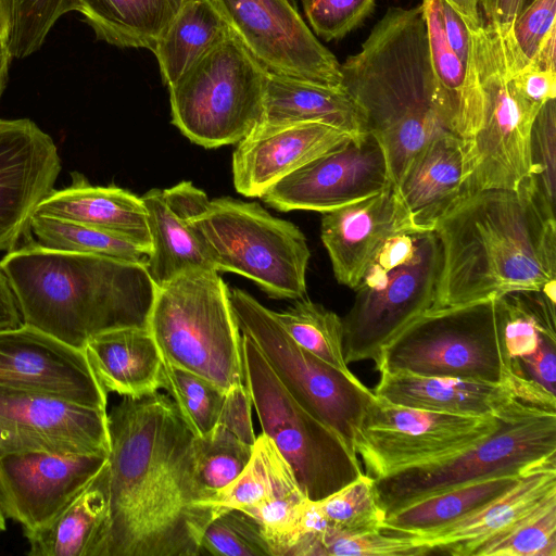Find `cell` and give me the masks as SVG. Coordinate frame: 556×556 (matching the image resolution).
Wrapping results in <instances>:
<instances>
[{
  "label": "cell",
  "instance_id": "6da1fadb",
  "mask_svg": "<svg viewBox=\"0 0 556 556\" xmlns=\"http://www.w3.org/2000/svg\"><path fill=\"white\" fill-rule=\"evenodd\" d=\"M108 519L101 556H199L219 513L195 468L194 435L163 393L108 413Z\"/></svg>",
  "mask_w": 556,
  "mask_h": 556
},
{
  "label": "cell",
  "instance_id": "7a4b0ae2",
  "mask_svg": "<svg viewBox=\"0 0 556 556\" xmlns=\"http://www.w3.org/2000/svg\"><path fill=\"white\" fill-rule=\"evenodd\" d=\"M441 252L431 308L556 286V218L528 178L463 197L434 226Z\"/></svg>",
  "mask_w": 556,
  "mask_h": 556
},
{
  "label": "cell",
  "instance_id": "3957f363",
  "mask_svg": "<svg viewBox=\"0 0 556 556\" xmlns=\"http://www.w3.org/2000/svg\"><path fill=\"white\" fill-rule=\"evenodd\" d=\"M23 324L84 350L90 337L147 327L156 286L144 264L46 249L29 240L0 261Z\"/></svg>",
  "mask_w": 556,
  "mask_h": 556
},
{
  "label": "cell",
  "instance_id": "277c9868",
  "mask_svg": "<svg viewBox=\"0 0 556 556\" xmlns=\"http://www.w3.org/2000/svg\"><path fill=\"white\" fill-rule=\"evenodd\" d=\"M341 74L344 91L382 147L399 186L422 150L451 132L434 99L421 4L389 8L359 51L341 64Z\"/></svg>",
  "mask_w": 556,
  "mask_h": 556
},
{
  "label": "cell",
  "instance_id": "5b68a950",
  "mask_svg": "<svg viewBox=\"0 0 556 556\" xmlns=\"http://www.w3.org/2000/svg\"><path fill=\"white\" fill-rule=\"evenodd\" d=\"M441 252L434 230L409 228L377 251L354 289L342 319L346 364L379 361L383 349L414 319L431 308Z\"/></svg>",
  "mask_w": 556,
  "mask_h": 556
},
{
  "label": "cell",
  "instance_id": "8992f818",
  "mask_svg": "<svg viewBox=\"0 0 556 556\" xmlns=\"http://www.w3.org/2000/svg\"><path fill=\"white\" fill-rule=\"evenodd\" d=\"M147 328L164 362L225 392L244 382L242 334L217 270L189 269L156 287Z\"/></svg>",
  "mask_w": 556,
  "mask_h": 556
},
{
  "label": "cell",
  "instance_id": "52a82bcc",
  "mask_svg": "<svg viewBox=\"0 0 556 556\" xmlns=\"http://www.w3.org/2000/svg\"><path fill=\"white\" fill-rule=\"evenodd\" d=\"M476 67L483 94V121L466 143V195L488 189L517 190L530 175L531 129L540 111L513 83L526 65L509 26L483 23L473 30Z\"/></svg>",
  "mask_w": 556,
  "mask_h": 556
},
{
  "label": "cell",
  "instance_id": "ba28073f",
  "mask_svg": "<svg viewBox=\"0 0 556 556\" xmlns=\"http://www.w3.org/2000/svg\"><path fill=\"white\" fill-rule=\"evenodd\" d=\"M556 460V410L516 400L483 439L451 456L375 479L387 516L424 497L477 480L523 475Z\"/></svg>",
  "mask_w": 556,
  "mask_h": 556
},
{
  "label": "cell",
  "instance_id": "9c48e42d",
  "mask_svg": "<svg viewBox=\"0 0 556 556\" xmlns=\"http://www.w3.org/2000/svg\"><path fill=\"white\" fill-rule=\"evenodd\" d=\"M497 300L430 308L382 351L376 370L515 386Z\"/></svg>",
  "mask_w": 556,
  "mask_h": 556
},
{
  "label": "cell",
  "instance_id": "30bf717a",
  "mask_svg": "<svg viewBox=\"0 0 556 556\" xmlns=\"http://www.w3.org/2000/svg\"><path fill=\"white\" fill-rule=\"evenodd\" d=\"M191 222L215 270L244 276L275 299L305 298L311 252L294 224L270 215L256 202L228 197L210 200Z\"/></svg>",
  "mask_w": 556,
  "mask_h": 556
},
{
  "label": "cell",
  "instance_id": "8fae6325",
  "mask_svg": "<svg viewBox=\"0 0 556 556\" xmlns=\"http://www.w3.org/2000/svg\"><path fill=\"white\" fill-rule=\"evenodd\" d=\"M268 73L231 31L168 87L172 123L204 148L238 143L261 121Z\"/></svg>",
  "mask_w": 556,
  "mask_h": 556
},
{
  "label": "cell",
  "instance_id": "7c38bea8",
  "mask_svg": "<svg viewBox=\"0 0 556 556\" xmlns=\"http://www.w3.org/2000/svg\"><path fill=\"white\" fill-rule=\"evenodd\" d=\"M242 356L244 383L262 433L286 459L308 500L320 501L364 472L358 456L293 399L256 345L243 334Z\"/></svg>",
  "mask_w": 556,
  "mask_h": 556
},
{
  "label": "cell",
  "instance_id": "4fadbf2b",
  "mask_svg": "<svg viewBox=\"0 0 556 556\" xmlns=\"http://www.w3.org/2000/svg\"><path fill=\"white\" fill-rule=\"evenodd\" d=\"M229 300L240 332L256 345L287 391L355 453L356 434L376 397L374 391L354 374L348 375L300 346L275 312L245 291L230 289Z\"/></svg>",
  "mask_w": 556,
  "mask_h": 556
},
{
  "label": "cell",
  "instance_id": "5bb4252c",
  "mask_svg": "<svg viewBox=\"0 0 556 556\" xmlns=\"http://www.w3.org/2000/svg\"><path fill=\"white\" fill-rule=\"evenodd\" d=\"M497 416L446 414L390 403L376 396L358 428L355 453L374 479L438 460L483 439Z\"/></svg>",
  "mask_w": 556,
  "mask_h": 556
},
{
  "label": "cell",
  "instance_id": "9a60e30c",
  "mask_svg": "<svg viewBox=\"0 0 556 556\" xmlns=\"http://www.w3.org/2000/svg\"><path fill=\"white\" fill-rule=\"evenodd\" d=\"M233 36L269 73L342 87L341 63L289 0H212Z\"/></svg>",
  "mask_w": 556,
  "mask_h": 556
},
{
  "label": "cell",
  "instance_id": "2e32d148",
  "mask_svg": "<svg viewBox=\"0 0 556 556\" xmlns=\"http://www.w3.org/2000/svg\"><path fill=\"white\" fill-rule=\"evenodd\" d=\"M106 409L0 387V457L14 453L109 456Z\"/></svg>",
  "mask_w": 556,
  "mask_h": 556
},
{
  "label": "cell",
  "instance_id": "e0dca14e",
  "mask_svg": "<svg viewBox=\"0 0 556 556\" xmlns=\"http://www.w3.org/2000/svg\"><path fill=\"white\" fill-rule=\"evenodd\" d=\"M391 182L382 147L364 132L283 177L261 199L282 212L325 213L374 195Z\"/></svg>",
  "mask_w": 556,
  "mask_h": 556
},
{
  "label": "cell",
  "instance_id": "ac0fdd59",
  "mask_svg": "<svg viewBox=\"0 0 556 556\" xmlns=\"http://www.w3.org/2000/svg\"><path fill=\"white\" fill-rule=\"evenodd\" d=\"M0 387L106 409L108 392L84 350L28 325L0 330Z\"/></svg>",
  "mask_w": 556,
  "mask_h": 556
},
{
  "label": "cell",
  "instance_id": "d6986e66",
  "mask_svg": "<svg viewBox=\"0 0 556 556\" xmlns=\"http://www.w3.org/2000/svg\"><path fill=\"white\" fill-rule=\"evenodd\" d=\"M60 172L56 146L36 123L0 118V252L30 237V220Z\"/></svg>",
  "mask_w": 556,
  "mask_h": 556
},
{
  "label": "cell",
  "instance_id": "ffe728a7",
  "mask_svg": "<svg viewBox=\"0 0 556 556\" xmlns=\"http://www.w3.org/2000/svg\"><path fill=\"white\" fill-rule=\"evenodd\" d=\"M97 454L14 453L0 457V509L36 529L54 518L102 470Z\"/></svg>",
  "mask_w": 556,
  "mask_h": 556
},
{
  "label": "cell",
  "instance_id": "44dd1931",
  "mask_svg": "<svg viewBox=\"0 0 556 556\" xmlns=\"http://www.w3.org/2000/svg\"><path fill=\"white\" fill-rule=\"evenodd\" d=\"M352 137L318 122L257 124L238 142L233 152L235 188L248 198H261L277 181Z\"/></svg>",
  "mask_w": 556,
  "mask_h": 556
},
{
  "label": "cell",
  "instance_id": "7402d4cb",
  "mask_svg": "<svg viewBox=\"0 0 556 556\" xmlns=\"http://www.w3.org/2000/svg\"><path fill=\"white\" fill-rule=\"evenodd\" d=\"M409 228L417 227L394 182L374 195L323 213L320 237L338 282L354 290L380 247Z\"/></svg>",
  "mask_w": 556,
  "mask_h": 556
},
{
  "label": "cell",
  "instance_id": "603a6c76",
  "mask_svg": "<svg viewBox=\"0 0 556 556\" xmlns=\"http://www.w3.org/2000/svg\"><path fill=\"white\" fill-rule=\"evenodd\" d=\"M140 198L151 239L146 267L156 287L189 269H214L205 241L191 222L210 201L204 191L181 181L170 188L151 189Z\"/></svg>",
  "mask_w": 556,
  "mask_h": 556
},
{
  "label": "cell",
  "instance_id": "cb8c5ba5",
  "mask_svg": "<svg viewBox=\"0 0 556 556\" xmlns=\"http://www.w3.org/2000/svg\"><path fill=\"white\" fill-rule=\"evenodd\" d=\"M555 495L556 460H551L523 473L511 489L470 516L435 532L410 538L428 546L431 553L472 556L477 547L504 533Z\"/></svg>",
  "mask_w": 556,
  "mask_h": 556
},
{
  "label": "cell",
  "instance_id": "d4e9b609",
  "mask_svg": "<svg viewBox=\"0 0 556 556\" xmlns=\"http://www.w3.org/2000/svg\"><path fill=\"white\" fill-rule=\"evenodd\" d=\"M375 395L406 407L446 414L494 417L520 399L509 383L380 370ZM521 400V399H520Z\"/></svg>",
  "mask_w": 556,
  "mask_h": 556
},
{
  "label": "cell",
  "instance_id": "484cf974",
  "mask_svg": "<svg viewBox=\"0 0 556 556\" xmlns=\"http://www.w3.org/2000/svg\"><path fill=\"white\" fill-rule=\"evenodd\" d=\"M429 60L438 109L451 132L469 142L483 121V94L475 52L464 54L447 42L440 17L439 0H421Z\"/></svg>",
  "mask_w": 556,
  "mask_h": 556
},
{
  "label": "cell",
  "instance_id": "4316f807",
  "mask_svg": "<svg viewBox=\"0 0 556 556\" xmlns=\"http://www.w3.org/2000/svg\"><path fill=\"white\" fill-rule=\"evenodd\" d=\"M467 178L466 142L452 132L432 140L397 186L413 225L433 230L466 195Z\"/></svg>",
  "mask_w": 556,
  "mask_h": 556
},
{
  "label": "cell",
  "instance_id": "83f0119b",
  "mask_svg": "<svg viewBox=\"0 0 556 556\" xmlns=\"http://www.w3.org/2000/svg\"><path fill=\"white\" fill-rule=\"evenodd\" d=\"M37 214L93 227L151 251L147 212L140 197L116 186H92L77 172L72 184L53 190L37 207Z\"/></svg>",
  "mask_w": 556,
  "mask_h": 556
},
{
  "label": "cell",
  "instance_id": "f1b7e54d",
  "mask_svg": "<svg viewBox=\"0 0 556 556\" xmlns=\"http://www.w3.org/2000/svg\"><path fill=\"white\" fill-rule=\"evenodd\" d=\"M84 352L106 392L138 399L162 389L164 361L147 327L99 332L88 339Z\"/></svg>",
  "mask_w": 556,
  "mask_h": 556
},
{
  "label": "cell",
  "instance_id": "f546056e",
  "mask_svg": "<svg viewBox=\"0 0 556 556\" xmlns=\"http://www.w3.org/2000/svg\"><path fill=\"white\" fill-rule=\"evenodd\" d=\"M306 122L324 123L353 136L367 132L358 108L343 88L268 73L258 124Z\"/></svg>",
  "mask_w": 556,
  "mask_h": 556
},
{
  "label": "cell",
  "instance_id": "4dcf8cb0",
  "mask_svg": "<svg viewBox=\"0 0 556 556\" xmlns=\"http://www.w3.org/2000/svg\"><path fill=\"white\" fill-rule=\"evenodd\" d=\"M108 463V462H106ZM108 519L106 464L89 484L47 523L24 530L29 556H101Z\"/></svg>",
  "mask_w": 556,
  "mask_h": 556
},
{
  "label": "cell",
  "instance_id": "1f68e13d",
  "mask_svg": "<svg viewBox=\"0 0 556 556\" xmlns=\"http://www.w3.org/2000/svg\"><path fill=\"white\" fill-rule=\"evenodd\" d=\"M522 475H504L455 486L388 515L381 531L419 536L451 526L511 489Z\"/></svg>",
  "mask_w": 556,
  "mask_h": 556
},
{
  "label": "cell",
  "instance_id": "d6a6232c",
  "mask_svg": "<svg viewBox=\"0 0 556 556\" xmlns=\"http://www.w3.org/2000/svg\"><path fill=\"white\" fill-rule=\"evenodd\" d=\"M178 0H74L97 39L118 48H144L153 52Z\"/></svg>",
  "mask_w": 556,
  "mask_h": 556
},
{
  "label": "cell",
  "instance_id": "836d02e7",
  "mask_svg": "<svg viewBox=\"0 0 556 556\" xmlns=\"http://www.w3.org/2000/svg\"><path fill=\"white\" fill-rule=\"evenodd\" d=\"M231 29L212 0H186L160 36L153 53L169 87Z\"/></svg>",
  "mask_w": 556,
  "mask_h": 556
},
{
  "label": "cell",
  "instance_id": "e575fe53",
  "mask_svg": "<svg viewBox=\"0 0 556 556\" xmlns=\"http://www.w3.org/2000/svg\"><path fill=\"white\" fill-rule=\"evenodd\" d=\"M298 484L294 475L273 441L264 433L256 437L249 463L241 473L214 496V505L244 510L280 490Z\"/></svg>",
  "mask_w": 556,
  "mask_h": 556
},
{
  "label": "cell",
  "instance_id": "d590c367",
  "mask_svg": "<svg viewBox=\"0 0 556 556\" xmlns=\"http://www.w3.org/2000/svg\"><path fill=\"white\" fill-rule=\"evenodd\" d=\"M37 244L55 251L96 254L147 264L149 254L134 243L79 223L35 213L30 220Z\"/></svg>",
  "mask_w": 556,
  "mask_h": 556
},
{
  "label": "cell",
  "instance_id": "8d00e7d4",
  "mask_svg": "<svg viewBox=\"0 0 556 556\" xmlns=\"http://www.w3.org/2000/svg\"><path fill=\"white\" fill-rule=\"evenodd\" d=\"M279 323L300 346L321 361L353 375L344 357L343 323L334 312L302 298L282 312H275Z\"/></svg>",
  "mask_w": 556,
  "mask_h": 556
},
{
  "label": "cell",
  "instance_id": "74e56055",
  "mask_svg": "<svg viewBox=\"0 0 556 556\" xmlns=\"http://www.w3.org/2000/svg\"><path fill=\"white\" fill-rule=\"evenodd\" d=\"M431 554L428 546L408 535L345 532L327 527L303 534L289 556H419Z\"/></svg>",
  "mask_w": 556,
  "mask_h": 556
},
{
  "label": "cell",
  "instance_id": "f35d334b",
  "mask_svg": "<svg viewBox=\"0 0 556 556\" xmlns=\"http://www.w3.org/2000/svg\"><path fill=\"white\" fill-rule=\"evenodd\" d=\"M162 389L175 403L181 418L197 438L216 426L226 392L205 378L164 362Z\"/></svg>",
  "mask_w": 556,
  "mask_h": 556
},
{
  "label": "cell",
  "instance_id": "ab89813d",
  "mask_svg": "<svg viewBox=\"0 0 556 556\" xmlns=\"http://www.w3.org/2000/svg\"><path fill=\"white\" fill-rule=\"evenodd\" d=\"M327 527L345 532L381 531L387 517L375 479L365 472L320 501H314Z\"/></svg>",
  "mask_w": 556,
  "mask_h": 556
},
{
  "label": "cell",
  "instance_id": "60d3db41",
  "mask_svg": "<svg viewBox=\"0 0 556 556\" xmlns=\"http://www.w3.org/2000/svg\"><path fill=\"white\" fill-rule=\"evenodd\" d=\"M472 556H556V495Z\"/></svg>",
  "mask_w": 556,
  "mask_h": 556
},
{
  "label": "cell",
  "instance_id": "b9f144b4",
  "mask_svg": "<svg viewBox=\"0 0 556 556\" xmlns=\"http://www.w3.org/2000/svg\"><path fill=\"white\" fill-rule=\"evenodd\" d=\"M194 438L198 478L205 492L214 497L241 473L253 446L216 426L206 435Z\"/></svg>",
  "mask_w": 556,
  "mask_h": 556
},
{
  "label": "cell",
  "instance_id": "7bdbcfd3",
  "mask_svg": "<svg viewBox=\"0 0 556 556\" xmlns=\"http://www.w3.org/2000/svg\"><path fill=\"white\" fill-rule=\"evenodd\" d=\"M273 556L258 522L231 508L215 515L203 530L199 556Z\"/></svg>",
  "mask_w": 556,
  "mask_h": 556
},
{
  "label": "cell",
  "instance_id": "ee69618b",
  "mask_svg": "<svg viewBox=\"0 0 556 556\" xmlns=\"http://www.w3.org/2000/svg\"><path fill=\"white\" fill-rule=\"evenodd\" d=\"M72 11L74 0H11V56L23 59L37 52L56 21Z\"/></svg>",
  "mask_w": 556,
  "mask_h": 556
},
{
  "label": "cell",
  "instance_id": "f6af8a7d",
  "mask_svg": "<svg viewBox=\"0 0 556 556\" xmlns=\"http://www.w3.org/2000/svg\"><path fill=\"white\" fill-rule=\"evenodd\" d=\"M528 180L543 204L555 213L556 101L544 103L532 125Z\"/></svg>",
  "mask_w": 556,
  "mask_h": 556
},
{
  "label": "cell",
  "instance_id": "bcb514c9",
  "mask_svg": "<svg viewBox=\"0 0 556 556\" xmlns=\"http://www.w3.org/2000/svg\"><path fill=\"white\" fill-rule=\"evenodd\" d=\"M376 0H302L306 18L316 37L341 39L374 11Z\"/></svg>",
  "mask_w": 556,
  "mask_h": 556
},
{
  "label": "cell",
  "instance_id": "7dc6e473",
  "mask_svg": "<svg viewBox=\"0 0 556 556\" xmlns=\"http://www.w3.org/2000/svg\"><path fill=\"white\" fill-rule=\"evenodd\" d=\"M555 20L556 0H533L509 25L514 43L527 63L556 33Z\"/></svg>",
  "mask_w": 556,
  "mask_h": 556
},
{
  "label": "cell",
  "instance_id": "c3c4849f",
  "mask_svg": "<svg viewBox=\"0 0 556 556\" xmlns=\"http://www.w3.org/2000/svg\"><path fill=\"white\" fill-rule=\"evenodd\" d=\"M252 400L245 383L226 391L216 427L229 432L244 444L253 446L256 435L252 422Z\"/></svg>",
  "mask_w": 556,
  "mask_h": 556
},
{
  "label": "cell",
  "instance_id": "681fc988",
  "mask_svg": "<svg viewBox=\"0 0 556 556\" xmlns=\"http://www.w3.org/2000/svg\"><path fill=\"white\" fill-rule=\"evenodd\" d=\"M513 83L519 94L536 106L556 98V71L527 63L515 70Z\"/></svg>",
  "mask_w": 556,
  "mask_h": 556
},
{
  "label": "cell",
  "instance_id": "f907efd6",
  "mask_svg": "<svg viewBox=\"0 0 556 556\" xmlns=\"http://www.w3.org/2000/svg\"><path fill=\"white\" fill-rule=\"evenodd\" d=\"M556 338L543 336L536 351L516 359L525 375L555 395Z\"/></svg>",
  "mask_w": 556,
  "mask_h": 556
},
{
  "label": "cell",
  "instance_id": "816d5d0a",
  "mask_svg": "<svg viewBox=\"0 0 556 556\" xmlns=\"http://www.w3.org/2000/svg\"><path fill=\"white\" fill-rule=\"evenodd\" d=\"M23 325L15 295L4 274L0 270V330Z\"/></svg>",
  "mask_w": 556,
  "mask_h": 556
},
{
  "label": "cell",
  "instance_id": "f5cc1de1",
  "mask_svg": "<svg viewBox=\"0 0 556 556\" xmlns=\"http://www.w3.org/2000/svg\"><path fill=\"white\" fill-rule=\"evenodd\" d=\"M533 0H493L488 22L509 26Z\"/></svg>",
  "mask_w": 556,
  "mask_h": 556
},
{
  "label": "cell",
  "instance_id": "db71d44e",
  "mask_svg": "<svg viewBox=\"0 0 556 556\" xmlns=\"http://www.w3.org/2000/svg\"><path fill=\"white\" fill-rule=\"evenodd\" d=\"M451 4L472 27L477 28L483 24L480 15V0H445Z\"/></svg>",
  "mask_w": 556,
  "mask_h": 556
},
{
  "label": "cell",
  "instance_id": "11a10c76",
  "mask_svg": "<svg viewBox=\"0 0 556 556\" xmlns=\"http://www.w3.org/2000/svg\"><path fill=\"white\" fill-rule=\"evenodd\" d=\"M11 33V0H0V42L8 46Z\"/></svg>",
  "mask_w": 556,
  "mask_h": 556
},
{
  "label": "cell",
  "instance_id": "9f6ffc18",
  "mask_svg": "<svg viewBox=\"0 0 556 556\" xmlns=\"http://www.w3.org/2000/svg\"><path fill=\"white\" fill-rule=\"evenodd\" d=\"M11 59L12 56L10 54L8 46L3 42H0V99L8 83Z\"/></svg>",
  "mask_w": 556,
  "mask_h": 556
},
{
  "label": "cell",
  "instance_id": "6f0895ef",
  "mask_svg": "<svg viewBox=\"0 0 556 556\" xmlns=\"http://www.w3.org/2000/svg\"><path fill=\"white\" fill-rule=\"evenodd\" d=\"M493 0H480L481 10L484 13V16L489 18L492 10Z\"/></svg>",
  "mask_w": 556,
  "mask_h": 556
},
{
  "label": "cell",
  "instance_id": "680465c9",
  "mask_svg": "<svg viewBox=\"0 0 556 556\" xmlns=\"http://www.w3.org/2000/svg\"><path fill=\"white\" fill-rule=\"evenodd\" d=\"M5 529V517L0 509V532Z\"/></svg>",
  "mask_w": 556,
  "mask_h": 556
},
{
  "label": "cell",
  "instance_id": "91938a15",
  "mask_svg": "<svg viewBox=\"0 0 556 556\" xmlns=\"http://www.w3.org/2000/svg\"><path fill=\"white\" fill-rule=\"evenodd\" d=\"M178 1H179V3H180V7H181V4H182L186 0H178Z\"/></svg>",
  "mask_w": 556,
  "mask_h": 556
}]
</instances>
